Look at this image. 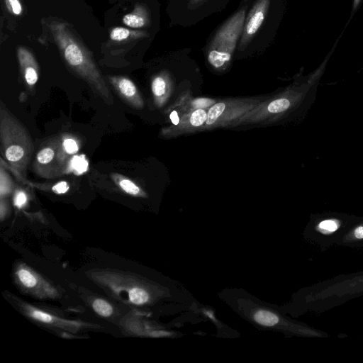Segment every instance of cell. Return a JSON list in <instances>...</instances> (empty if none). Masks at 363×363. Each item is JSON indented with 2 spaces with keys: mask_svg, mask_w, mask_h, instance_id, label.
Wrapping results in <instances>:
<instances>
[{
  "mask_svg": "<svg viewBox=\"0 0 363 363\" xmlns=\"http://www.w3.org/2000/svg\"><path fill=\"white\" fill-rule=\"evenodd\" d=\"M50 40L56 45L63 61L74 74L85 81L91 90L107 104L113 103L93 56L77 37L70 25L62 20L52 18L45 23Z\"/></svg>",
  "mask_w": 363,
  "mask_h": 363,
  "instance_id": "1",
  "label": "cell"
},
{
  "mask_svg": "<svg viewBox=\"0 0 363 363\" xmlns=\"http://www.w3.org/2000/svg\"><path fill=\"white\" fill-rule=\"evenodd\" d=\"M85 274L109 297L131 309L145 306L152 300L151 287L133 272L111 268H94L86 271Z\"/></svg>",
  "mask_w": 363,
  "mask_h": 363,
  "instance_id": "2",
  "label": "cell"
},
{
  "mask_svg": "<svg viewBox=\"0 0 363 363\" xmlns=\"http://www.w3.org/2000/svg\"><path fill=\"white\" fill-rule=\"evenodd\" d=\"M1 152L14 172L22 177L33 152L29 132L1 101L0 105Z\"/></svg>",
  "mask_w": 363,
  "mask_h": 363,
  "instance_id": "3",
  "label": "cell"
},
{
  "mask_svg": "<svg viewBox=\"0 0 363 363\" xmlns=\"http://www.w3.org/2000/svg\"><path fill=\"white\" fill-rule=\"evenodd\" d=\"M2 295L18 313L30 322L50 330L58 335H61L63 337H80L77 336V334L103 328L94 323L65 318L57 312L28 303L8 291H4Z\"/></svg>",
  "mask_w": 363,
  "mask_h": 363,
  "instance_id": "4",
  "label": "cell"
},
{
  "mask_svg": "<svg viewBox=\"0 0 363 363\" xmlns=\"http://www.w3.org/2000/svg\"><path fill=\"white\" fill-rule=\"evenodd\" d=\"M12 278L19 291L33 298L58 300L63 296L60 286L23 261L14 263Z\"/></svg>",
  "mask_w": 363,
  "mask_h": 363,
  "instance_id": "5",
  "label": "cell"
},
{
  "mask_svg": "<svg viewBox=\"0 0 363 363\" xmlns=\"http://www.w3.org/2000/svg\"><path fill=\"white\" fill-rule=\"evenodd\" d=\"M72 158L65 150L62 138H52L38 151L33 170L38 176L47 179L60 177L70 173Z\"/></svg>",
  "mask_w": 363,
  "mask_h": 363,
  "instance_id": "6",
  "label": "cell"
},
{
  "mask_svg": "<svg viewBox=\"0 0 363 363\" xmlns=\"http://www.w3.org/2000/svg\"><path fill=\"white\" fill-rule=\"evenodd\" d=\"M77 291L86 306L98 316L113 323H118L123 315L112 301L82 287H79Z\"/></svg>",
  "mask_w": 363,
  "mask_h": 363,
  "instance_id": "7",
  "label": "cell"
},
{
  "mask_svg": "<svg viewBox=\"0 0 363 363\" xmlns=\"http://www.w3.org/2000/svg\"><path fill=\"white\" fill-rule=\"evenodd\" d=\"M108 80L118 95L127 104L135 108L143 107L141 96L131 79L123 76H109Z\"/></svg>",
  "mask_w": 363,
  "mask_h": 363,
  "instance_id": "8",
  "label": "cell"
},
{
  "mask_svg": "<svg viewBox=\"0 0 363 363\" xmlns=\"http://www.w3.org/2000/svg\"><path fill=\"white\" fill-rule=\"evenodd\" d=\"M21 73L28 86L33 87L39 78V65L33 52L23 46L17 48Z\"/></svg>",
  "mask_w": 363,
  "mask_h": 363,
  "instance_id": "9",
  "label": "cell"
},
{
  "mask_svg": "<svg viewBox=\"0 0 363 363\" xmlns=\"http://www.w3.org/2000/svg\"><path fill=\"white\" fill-rule=\"evenodd\" d=\"M148 13L146 7L142 4H136L133 9L123 16V24L133 29L145 27L148 23Z\"/></svg>",
  "mask_w": 363,
  "mask_h": 363,
  "instance_id": "10",
  "label": "cell"
},
{
  "mask_svg": "<svg viewBox=\"0 0 363 363\" xmlns=\"http://www.w3.org/2000/svg\"><path fill=\"white\" fill-rule=\"evenodd\" d=\"M146 36L145 32L121 26L113 28L109 33L110 39L112 41L121 43L139 40Z\"/></svg>",
  "mask_w": 363,
  "mask_h": 363,
  "instance_id": "11",
  "label": "cell"
},
{
  "mask_svg": "<svg viewBox=\"0 0 363 363\" xmlns=\"http://www.w3.org/2000/svg\"><path fill=\"white\" fill-rule=\"evenodd\" d=\"M111 177L117 186L126 194L133 196H145L143 190L131 179L116 173L113 174Z\"/></svg>",
  "mask_w": 363,
  "mask_h": 363,
  "instance_id": "12",
  "label": "cell"
},
{
  "mask_svg": "<svg viewBox=\"0 0 363 363\" xmlns=\"http://www.w3.org/2000/svg\"><path fill=\"white\" fill-rule=\"evenodd\" d=\"M13 189V182L1 163L0 167V198H6L9 196Z\"/></svg>",
  "mask_w": 363,
  "mask_h": 363,
  "instance_id": "13",
  "label": "cell"
},
{
  "mask_svg": "<svg viewBox=\"0 0 363 363\" xmlns=\"http://www.w3.org/2000/svg\"><path fill=\"white\" fill-rule=\"evenodd\" d=\"M254 320L258 324L272 327L279 323L278 316L268 311L259 310L254 314Z\"/></svg>",
  "mask_w": 363,
  "mask_h": 363,
  "instance_id": "14",
  "label": "cell"
},
{
  "mask_svg": "<svg viewBox=\"0 0 363 363\" xmlns=\"http://www.w3.org/2000/svg\"><path fill=\"white\" fill-rule=\"evenodd\" d=\"M88 165V162L84 155L72 156L70 162V173L74 172L76 174H83L86 172Z\"/></svg>",
  "mask_w": 363,
  "mask_h": 363,
  "instance_id": "15",
  "label": "cell"
},
{
  "mask_svg": "<svg viewBox=\"0 0 363 363\" xmlns=\"http://www.w3.org/2000/svg\"><path fill=\"white\" fill-rule=\"evenodd\" d=\"M230 59V53L224 51L211 50L208 57L209 62L215 67H220Z\"/></svg>",
  "mask_w": 363,
  "mask_h": 363,
  "instance_id": "16",
  "label": "cell"
},
{
  "mask_svg": "<svg viewBox=\"0 0 363 363\" xmlns=\"http://www.w3.org/2000/svg\"><path fill=\"white\" fill-rule=\"evenodd\" d=\"M264 13L262 11H257L250 19L247 26V33L248 35H252L257 32L264 21Z\"/></svg>",
  "mask_w": 363,
  "mask_h": 363,
  "instance_id": "17",
  "label": "cell"
},
{
  "mask_svg": "<svg viewBox=\"0 0 363 363\" xmlns=\"http://www.w3.org/2000/svg\"><path fill=\"white\" fill-rule=\"evenodd\" d=\"M225 107V106L223 103H218L213 106L208 112L206 123L208 125L213 124L222 114Z\"/></svg>",
  "mask_w": 363,
  "mask_h": 363,
  "instance_id": "18",
  "label": "cell"
},
{
  "mask_svg": "<svg viewBox=\"0 0 363 363\" xmlns=\"http://www.w3.org/2000/svg\"><path fill=\"white\" fill-rule=\"evenodd\" d=\"M166 90V83L163 77L158 76L154 78L152 82V91L155 97L163 96Z\"/></svg>",
  "mask_w": 363,
  "mask_h": 363,
  "instance_id": "19",
  "label": "cell"
},
{
  "mask_svg": "<svg viewBox=\"0 0 363 363\" xmlns=\"http://www.w3.org/2000/svg\"><path fill=\"white\" fill-rule=\"evenodd\" d=\"M290 102L286 99H279L272 101L268 106V111L271 113H279L286 110Z\"/></svg>",
  "mask_w": 363,
  "mask_h": 363,
  "instance_id": "20",
  "label": "cell"
},
{
  "mask_svg": "<svg viewBox=\"0 0 363 363\" xmlns=\"http://www.w3.org/2000/svg\"><path fill=\"white\" fill-rule=\"evenodd\" d=\"M6 9L14 16H21L23 13V6L20 0H4Z\"/></svg>",
  "mask_w": 363,
  "mask_h": 363,
  "instance_id": "21",
  "label": "cell"
},
{
  "mask_svg": "<svg viewBox=\"0 0 363 363\" xmlns=\"http://www.w3.org/2000/svg\"><path fill=\"white\" fill-rule=\"evenodd\" d=\"M206 119L207 114L206 111L201 108H198L192 113L190 117V123L194 126H200Z\"/></svg>",
  "mask_w": 363,
  "mask_h": 363,
  "instance_id": "22",
  "label": "cell"
},
{
  "mask_svg": "<svg viewBox=\"0 0 363 363\" xmlns=\"http://www.w3.org/2000/svg\"><path fill=\"white\" fill-rule=\"evenodd\" d=\"M28 202V196L26 193L21 189H16L13 195L14 206L21 209L23 208Z\"/></svg>",
  "mask_w": 363,
  "mask_h": 363,
  "instance_id": "23",
  "label": "cell"
},
{
  "mask_svg": "<svg viewBox=\"0 0 363 363\" xmlns=\"http://www.w3.org/2000/svg\"><path fill=\"white\" fill-rule=\"evenodd\" d=\"M62 144L65 150L70 155L76 154L79 150V145L77 141L71 137L62 138Z\"/></svg>",
  "mask_w": 363,
  "mask_h": 363,
  "instance_id": "24",
  "label": "cell"
},
{
  "mask_svg": "<svg viewBox=\"0 0 363 363\" xmlns=\"http://www.w3.org/2000/svg\"><path fill=\"white\" fill-rule=\"evenodd\" d=\"M69 184L65 181H61L55 184L52 187V191L57 194H62L69 190Z\"/></svg>",
  "mask_w": 363,
  "mask_h": 363,
  "instance_id": "25",
  "label": "cell"
},
{
  "mask_svg": "<svg viewBox=\"0 0 363 363\" xmlns=\"http://www.w3.org/2000/svg\"><path fill=\"white\" fill-rule=\"evenodd\" d=\"M319 227L320 228L329 230V231H335L337 228V224L335 220H326L322 221L319 224Z\"/></svg>",
  "mask_w": 363,
  "mask_h": 363,
  "instance_id": "26",
  "label": "cell"
},
{
  "mask_svg": "<svg viewBox=\"0 0 363 363\" xmlns=\"http://www.w3.org/2000/svg\"><path fill=\"white\" fill-rule=\"evenodd\" d=\"M214 103V101L211 100L209 99H199L192 102V105L194 107L197 108H202L207 106H209L212 104Z\"/></svg>",
  "mask_w": 363,
  "mask_h": 363,
  "instance_id": "27",
  "label": "cell"
},
{
  "mask_svg": "<svg viewBox=\"0 0 363 363\" xmlns=\"http://www.w3.org/2000/svg\"><path fill=\"white\" fill-rule=\"evenodd\" d=\"M9 213V206L6 198L0 199V218L3 221Z\"/></svg>",
  "mask_w": 363,
  "mask_h": 363,
  "instance_id": "28",
  "label": "cell"
},
{
  "mask_svg": "<svg viewBox=\"0 0 363 363\" xmlns=\"http://www.w3.org/2000/svg\"><path fill=\"white\" fill-rule=\"evenodd\" d=\"M170 119L172 122L173 124L174 125H177L179 122V116H178V114H177V112L176 111H173L171 113H170Z\"/></svg>",
  "mask_w": 363,
  "mask_h": 363,
  "instance_id": "29",
  "label": "cell"
},
{
  "mask_svg": "<svg viewBox=\"0 0 363 363\" xmlns=\"http://www.w3.org/2000/svg\"><path fill=\"white\" fill-rule=\"evenodd\" d=\"M354 236L358 239L363 238V226H359L354 230Z\"/></svg>",
  "mask_w": 363,
  "mask_h": 363,
  "instance_id": "30",
  "label": "cell"
},
{
  "mask_svg": "<svg viewBox=\"0 0 363 363\" xmlns=\"http://www.w3.org/2000/svg\"><path fill=\"white\" fill-rule=\"evenodd\" d=\"M361 1H362V0H353L351 16H352V15L358 9Z\"/></svg>",
  "mask_w": 363,
  "mask_h": 363,
  "instance_id": "31",
  "label": "cell"
}]
</instances>
